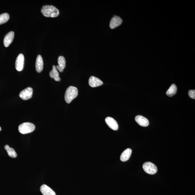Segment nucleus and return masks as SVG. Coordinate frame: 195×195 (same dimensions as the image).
Instances as JSON below:
<instances>
[{
  "instance_id": "obj_1",
  "label": "nucleus",
  "mask_w": 195,
  "mask_h": 195,
  "mask_svg": "<svg viewBox=\"0 0 195 195\" xmlns=\"http://www.w3.org/2000/svg\"><path fill=\"white\" fill-rule=\"evenodd\" d=\"M41 12L44 16L47 18H56L59 15V10L52 5H44L42 8Z\"/></svg>"
},
{
  "instance_id": "obj_2",
  "label": "nucleus",
  "mask_w": 195,
  "mask_h": 195,
  "mask_svg": "<svg viewBox=\"0 0 195 195\" xmlns=\"http://www.w3.org/2000/svg\"><path fill=\"white\" fill-rule=\"evenodd\" d=\"M78 94V90L77 87L70 86L66 90L64 98L66 102L69 104L76 98Z\"/></svg>"
},
{
  "instance_id": "obj_3",
  "label": "nucleus",
  "mask_w": 195,
  "mask_h": 195,
  "mask_svg": "<svg viewBox=\"0 0 195 195\" xmlns=\"http://www.w3.org/2000/svg\"><path fill=\"white\" fill-rule=\"evenodd\" d=\"M35 129V126L30 123H24L18 127V131L22 134H26L32 132Z\"/></svg>"
},
{
  "instance_id": "obj_4",
  "label": "nucleus",
  "mask_w": 195,
  "mask_h": 195,
  "mask_svg": "<svg viewBox=\"0 0 195 195\" xmlns=\"http://www.w3.org/2000/svg\"><path fill=\"white\" fill-rule=\"evenodd\" d=\"M142 167L144 171L148 174L154 175L157 172L158 169L157 166L150 162L145 163Z\"/></svg>"
},
{
  "instance_id": "obj_5",
  "label": "nucleus",
  "mask_w": 195,
  "mask_h": 195,
  "mask_svg": "<svg viewBox=\"0 0 195 195\" xmlns=\"http://www.w3.org/2000/svg\"><path fill=\"white\" fill-rule=\"evenodd\" d=\"M33 93V89L31 87H28L23 90L20 93V97L24 100H27L31 98Z\"/></svg>"
},
{
  "instance_id": "obj_6",
  "label": "nucleus",
  "mask_w": 195,
  "mask_h": 195,
  "mask_svg": "<svg viewBox=\"0 0 195 195\" xmlns=\"http://www.w3.org/2000/svg\"><path fill=\"white\" fill-rule=\"evenodd\" d=\"M24 56L22 54L18 56L16 61V69L18 71H22L24 68Z\"/></svg>"
},
{
  "instance_id": "obj_7",
  "label": "nucleus",
  "mask_w": 195,
  "mask_h": 195,
  "mask_svg": "<svg viewBox=\"0 0 195 195\" xmlns=\"http://www.w3.org/2000/svg\"><path fill=\"white\" fill-rule=\"evenodd\" d=\"M123 20L120 17L115 16L111 18L110 23V27L111 29L117 28L122 23Z\"/></svg>"
},
{
  "instance_id": "obj_8",
  "label": "nucleus",
  "mask_w": 195,
  "mask_h": 195,
  "mask_svg": "<svg viewBox=\"0 0 195 195\" xmlns=\"http://www.w3.org/2000/svg\"><path fill=\"white\" fill-rule=\"evenodd\" d=\"M105 122L107 125L114 130H117L119 128V125L117 121L112 117H108L105 119Z\"/></svg>"
},
{
  "instance_id": "obj_9",
  "label": "nucleus",
  "mask_w": 195,
  "mask_h": 195,
  "mask_svg": "<svg viewBox=\"0 0 195 195\" xmlns=\"http://www.w3.org/2000/svg\"><path fill=\"white\" fill-rule=\"evenodd\" d=\"M89 84L90 87H95L102 85L103 82L99 78L92 76L89 79Z\"/></svg>"
},
{
  "instance_id": "obj_10",
  "label": "nucleus",
  "mask_w": 195,
  "mask_h": 195,
  "mask_svg": "<svg viewBox=\"0 0 195 195\" xmlns=\"http://www.w3.org/2000/svg\"><path fill=\"white\" fill-rule=\"evenodd\" d=\"M135 121L139 125L143 127H147L149 124V122L146 117L141 115H137L135 117Z\"/></svg>"
},
{
  "instance_id": "obj_11",
  "label": "nucleus",
  "mask_w": 195,
  "mask_h": 195,
  "mask_svg": "<svg viewBox=\"0 0 195 195\" xmlns=\"http://www.w3.org/2000/svg\"><path fill=\"white\" fill-rule=\"evenodd\" d=\"M14 32L10 31L5 35L3 43L4 46L5 47H8L12 42L14 37Z\"/></svg>"
},
{
  "instance_id": "obj_12",
  "label": "nucleus",
  "mask_w": 195,
  "mask_h": 195,
  "mask_svg": "<svg viewBox=\"0 0 195 195\" xmlns=\"http://www.w3.org/2000/svg\"><path fill=\"white\" fill-rule=\"evenodd\" d=\"M43 68H44V62L42 57L41 55H38L36 60V70L37 72L40 73L42 71Z\"/></svg>"
},
{
  "instance_id": "obj_13",
  "label": "nucleus",
  "mask_w": 195,
  "mask_h": 195,
  "mask_svg": "<svg viewBox=\"0 0 195 195\" xmlns=\"http://www.w3.org/2000/svg\"><path fill=\"white\" fill-rule=\"evenodd\" d=\"M40 190L44 195H56L53 190L45 184L41 186Z\"/></svg>"
},
{
  "instance_id": "obj_14",
  "label": "nucleus",
  "mask_w": 195,
  "mask_h": 195,
  "mask_svg": "<svg viewBox=\"0 0 195 195\" xmlns=\"http://www.w3.org/2000/svg\"><path fill=\"white\" fill-rule=\"evenodd\" d=\"M58 65L57 66L56 68L60 72H62L66 67L65 58L63 56H59L58 58Z\"/></svg>"
},
{
  "instance_id": "obj_15",
  "label": "nucleus",
  "mask_w": 195,
  "mask_h": 195,
  "mask_svg": "<svg viewBox=\"0 0 195 195\" xmlns=\"http://www.w3.org/2000/svg\"><path fill=\"white\" fill-rule=\"evenodd\" d=\"M132 153V150L131 149L128 148L125 150L120 156V160L123 162L127 161L130 158Z\"/></svg>"
},
{
  "instance_id": "obj_16",
  "label": "nucleus",
  "mask_w": 195,
  "mask_h": 195,
  "mask_svg": "<svg viewBox=\"0 0 195 195\" xmlns=\"http://www.w3.org/2000/svg\"><path fill=\"white\" fill-rule=\"evenodd\" d=\"M49 75L51 78L54 79L55 81H61V79L59 77V73L57 71L56 67L55 65L53 66L52 70L50 72Z\"/></svg>"
},
{
  "instance_id": "obj_17",
  "label": "nucleus",
  "mask_w": 195,
  "mask_h": 195,
  "mask_svg": "<svg viewBox=\"0 0 195 195\" xmlns=\"http://www.w3.org/2000/svg\"><path fill=\"white\" fill-rule=\"evenodd\" d=\"M177 87L175 84H172L166 92V94L168 97H172L177 93Z\"/></svg>"
},
{
  "instance_id": "obj_18",
  "label": "nucleus",
  "mask_w": 195,
  "mask_h": 195,
  "mask_svg": "<svg viewBox=\"0 0 195 195\" xmlns=\"http://www.w3.org/2000/svg\"><path fill=\"white\" fill-rule=\"evenodd\" d=\"M5 148L7 152L8 155L10 157L13 158H15L17 157V153L13 148H11L8 145H6L5 146Z\"/></svg>"
},
{
  "instance_id": "obj_19",
  "label": "nucleus",
  "mask_w": 195,
  "mask_h": 195,
  "mask_svg": "<svg viewBox=\"0 0 195 195\" xmlns=\"http://www.w3.org/2000/svg\"><path fill=\"white\" fill-rule=\"evenodd\" d=\"M10 16L7 13H3L0 15V25L5 24L9 20Z\"/></svg>"
},
{
  "instance_id": "obj_20",
  "label": "nucleus",
  "mask_w": 195,
  "mask_h": 195,
  "mask_svg": "<svg viewBox=\"0 0 195 195\" xmlns=\"http://www.w3.org/2000/svg\"><path fill=\"white\" fill-rule=\"evenodd\" d=\"M188 94L189 97H191V98L193 99H195V90H189L188 93Z\"/></svg>"
},
{
  "instance_id": "obj_21",
  "label": "nucleus",
  "mask_w": 195,
  "mask_h": 195,
  "mask_svg": "<svg viewBox=\"0 0 195 195\" xmlns=\"http://www.w3.org/2000/svg\"><path fill=\"white\" fill-rule=\"evenodd\" d=\"M1 130H2V129H1V127H0V131H1Z\"/></svg>"
}]
</instances>
